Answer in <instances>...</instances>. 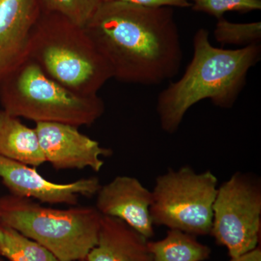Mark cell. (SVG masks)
<instances>
[{"instance_id":"8992f818","label":"cell","mask_w":261,"mask_h":261,"mask_svg":"<svg viewBox=\"0 0 261 261\" xmlns=\"http://www.w3.org/2000/svg\"><path fill=\"white\" fill-rule=\"evenodd\" d=\"M218 179L211 171L169 168L156 178L150 215L154 226L194 235L211 234Z\"/></svg>"},{"instance_id":"7c38bea8","label":"cell","mask_w":261,"mask_h":261,"mask_svg":"<svg viewBox=\"0 0 261 261\" xmlns=\"http://www.w3.org/2000/svg\"><path fill=\"white\" fill-rule=\"evenodd\" d=\"M145 238L124 221L102 216L97 243L86 261H153Z\"/></svg>"},{"instance_id":"277c9868","label":"cell","mask_w":261,"mask_h":261,"mask_svg":"<svg viewBox=\"0 0 261 261\" xmlns=\"http://www.w3.org/2000/svg\"><path fill=\"white\" fill-rule=\"evenodd\" d=\"M102 217L90 206L62 210L25 197H0V223L37 242L59 261L86 260L97 243Z\"/></svg>"},{"instance_id":"6da1fadb","label":"cell","mask_w":261,"mask_h":261,"mask_svg":"<svg viewBox=\"0 0 261 261\" xmlns=\"http://www.w3.org/2000/svg\"><path fill=\"white\" fill-rule=\"evenodd\" d=\"M84 29L119 82L156 85L181 68L183 51L172 8L101 3Z\"/></svg>"},{"instance_id":"603a6c76","label":"cell","mask_w":261,"mask_h":261,"mask_svg":"<svg viewBox=\"0 0 261 261\" xmlns=\"http://www.w3.org/2000/svg\"><path fill=\"white\" fill-rule=\"evenodd\" d=\"M192 1H193L194 3H197V2L200 1V0H192Z\"/></svg>"},{"instance_id":"5b68a950","label":"cell","mask_w":261,"mask_h":261,"mask_svg":"<svg viewBox=\"0 0 261 261\" xmlns=\"http://www.w3.org/2000/svg\"><path fill=\"white\" fill-rule=\"evenodd\" d=\"M0 103L12 116L37 123L91 126L102 117L106 106L97 95L66 88L49 77L30 58L0 82Z\"/></svg>"},{"instance_id":"52a82bcc","label":"cell","mask_w":261,"mask_h":261,"mask_svg":"<svg viewBox=\"0 0 261 261\" xmlns=\"http://www.w3.org/2000/svg\"><path fill=\"white\" fill-rule=\"evenodd\" d=\"M261 226V185L252 174L237 172L218 187L211 235L227 249L230 257L258 246Z\"/></svg>"},{"instance_id":"8fae6325","label":"cell","mask_w":261,"mask_h":261,"mask_svg":"<svg viewBox=\"0 0 261 261\" xmlns=\"http://www.w3.org/2000/svg\"><path fill=\"white\" fill-rule=\"evenodd\" d=\"M38 0H0V82L29 59Z\"/></svg>"},{"instance_id":"9c48e42d","label":"cell","mask_w":261,"mask_h":261,"mask_svg":"<svg viewBox=\"0 0 261 261\" xmlns=\"http://www.w3.org/2000/svg\"><path fill=\"white\" fill-rule=\"evenodd\" d=\"M37 130L46 162L56 170L84 169L99 172L104 166L102 156L112 149L101 147L97 141L84 135L79 127L60 123H37Z\"/></svg>"},{"instance_id":"d6986e66","label":"cell","mask_w":261,"mask_h":261,"mask_svg":"<svg viewBox=\"0 0 261 261\" xmlns=\"http://www.w3.org/2000/svg\"><path fill=\"white\" fill-rule=\"evenodd\" d=\"M129 4L149 8H189L192 3L189 0H118Z\"/></svg>"},{"instance_id":"5bb4252c","label":"cell","mask_w":261,"mask_h":261,"mask_svg":"<svg viewBox=\"0 0 261 261\" xmlns=\"http://www.w3.org/2000/svg\"><path fill=\"white\" fill-rule=\"evenodd\" d=\"M153 261H203L210 257L211 249L196 237L176 229H169L159 241L147 242Z\"/></svg>"},{"instance_id":"44dd1931","label":"cell","mask_w":261,"mask_h":261,"mask_svg":"<svg viewBox=\"0 0 261 261\" xmlns=\"http://www.w3.org/2000/svg\"><path fill=\"white\" fill-rule=\"evenodd\" d=\"M101 3H108V2L113 1V0H99Z\"/></svg>"},{"instance_id":"ac0fdd59","label":"cell","mask_w":261,"mask_h":261,"mask_svg":"<svg viewBox=\"0 0 261 261\" xmlns=\"http://www.w3.org/2000/svg\"><path fill=\"white\" fill-rule=\"evenodd\" d=\"M192 9L219 19L228 12L247 13L261 9V0H200L192 5Z\"/></svg>"},{"instance_id":"4fadbf2b","label":"cell","mask_w":261,"mask_h":261,"mask_svg":"<svg viewBox=\"0 0 261 261\" xmlns=\"http://www.w3.org/2000/svg\"><path fill=\"white\" fill-rule=\"evenodd\" d=\"M0 154L32 167L46 163L35 128L0 110Z\"/></svg>"},{"instance_id":"7a4b0ae2","label":"cell","mask_w":261,"mask_h":261,"mask_svg":"<svg viewBox=\"0 0 261 261\" xmlns=\"http://www.w3.org/2000/svg\"><path fill=\"white\" fill-rule=\"evenodd\" d=\"M260 54L258 43L237 49L215 47L208 31L199 29L194 36L193 57L185 73L158 97L161 128L175 133L187 111L203 99H210L217 107H232L246 84L247 73Z\"/></svg>"},{"instance_id":"9a60e30c","label":"cell","mask_w":261,"mask_h":261,"mask_svg":"<svg viewBox=\"0 0 261 261\" xmlns=\"http://www.w3.org/2000/svg\"><path fill=\"white\" fill-rule=\"evenodd\" d=\"M0 256L10 261H59L46 247L1 223Z\"/></svg>"},{"instance_id":"ba28073f","label":"cell","mask_w":261,"mask_h":261,"mask_svg":"<svg viewBox=\"0 0 261 261\" xmlns=\"http://www.w3.org/2000/svg\"><path fill=\"white\" fill-rule=\"evenodd\" d=\"M0 178L10 195L37 200L50 205H76L81 196L97 195L101 185L99 178H81L58 184L43 177L35 168L0 154Z\"/></svg>"},{"instance_id":"ffe728a7","label":"cell","mask_w":261,"mask_h":261,"mask_svg":"<svg viewBox=\"0 0 261 261\" xmlns=\"http://www.w3.org/2000/svg\"><path fill=\"white\" fill-rule=\"evenodd\" d=\"M228 261H261L260 247L257 246L251 251L247 252L240 256L230 257Z\"/></svg>"},{"instance_id":"2e32d148","label":"cell","mask_w":261,"mask_h":261,"mask_svg":"<svg viewBox=\"0 0 261 261\" xmlns=\"http://www.w3.org/2000/svg\"><path fill=\"white\" fill-rule=\"evenodd\" d=\"M38 3L42 13L61 15L83 28L101 4L99 0H38Z\"/></svg>"},{"instance_id":"cb8c5ba5","label":"cell","mask_w":261,"mask_h":261,"mask_svg":"<svg viewBox=\"0 0 261 261\" xmlns=\"http://www.w3.org/2000/svg\"><path fill=\"white\" fill-rule=\"evenodd\" d=\"M82 261H86V260H82Z\"/></svg>"},{"instance_id":"3957f363","label":"cell","mask_w":261,"mask_h":261,"mask_svg":"<svg viewBox=\"0 0 261 261\" xmlns=\"http://www.w3.org/2000/svg\"><path fill=\"white\" fill-rule=\"evenodd\" d=\"M29 58L66 88L97 95L112 72L83 27L59 15L41 13L33 32Z\"/></svg>"},{"instance_id":"7402d4cb","label":"cell","mask_w":261,"mask_h":261,"mask_svg":"<svg viewBox=\"0 0 261 261\" xmlns=\"http://www.w3.org/2000/svg\"><path fill=\"white\" fill-rule=\"evenodd\" d=\"M0 261H5L4 257L0 256Z\"/></svg>"},{"instance_id":"30bf717a","label":"cell","mask_w":261,"mask_h":261,"mask_svg":"<svg viewBox=\"0 0 261 261\" xmlns=\"http://www.w3.org/2000/svg\"><path fill=\"white\" fill-rule=\"evenodd\" d=\"M96 195L95 207L101 215L124 221L147 240L154 236L150 215L152 192L137 178L116 176L101 186Z\"/></svg>"},{"instance_id":"e0dca14e","label":"cell","mask_w":261,"mask_h":261,"mask_svg":"<svg viewBox=\"0 0 261 261\" xmlns=\"http://www.w3.org/2000/svg\"><path fill=\"white\" fill-rule=\"evenodd\" d=\"M214 37L216 42L222 44H237L245 47L257 44L261 39V23H231L224 18H221L216 23Z\"/></svg>"}]
</instances>
